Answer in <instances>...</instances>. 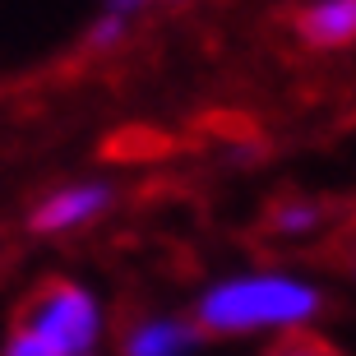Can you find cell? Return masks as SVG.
Masks as SVG:
<instances>
[{
	"mask_svg": "<svg viewBox=\"0 0 356 356\" xmlns=\"http://www.w3.org/2000/svg\"><path fill=\"white\" fill-rule=\"evenodd\" d=\"M162 5H185V0H162Z\"/></svg>",
	"mask_w": 356,
	"mask_h": 356,
	"instance_id": "cell-12",
	"label": "cell"
},
{
	"mask_svg": "<svg viewBox=\"0 0 356 356\" xmlns=\"http://www.w3.org/2000/svg\"><path fill=\"white\" fill-rule=\"evenodd\" d=\"M130 28H134V19H120V14H97L92 19V28L83 33V47H88L92 56H111V51H120L125 42H130Z\"/></svg>",
	"mask_w": 356,
	"mask_h": 356,
	"instance_id": "cell-8",
	"label": "cell"
},
{
	"mask_svg": "<svg viewBox=\"0 0 356 356\" xmlns=\"http://www.w3.org/2000/svg\"><path fill=\"white\" fill-rule=\"evenodd\" d=\"M0 356H60L51 343H42L38 333L28 329H14L10 338H5V347H0Z\"/></svg>",
	"mask_w": 356,
	"mask_h": 356,
	"instance_id": "cell-9",
	"label": "cell"
},
{
	"mask_svg": "<svg viewBox=\"0 0 356 356\" xmlns=\"http://www.w3.org/2000/svg\"><path fill=\"white\" fill-rule=\"evenodd\" d=\"M324 222H329V204H319V199H277L273 209H268V218H264V227L282 241L319 236Z\"/></svg>",
	"mask_w": 356,
	"mask_h": 356,
	"instance_id": "cell-6",
	"label": "cell"
},
{
	"mask_svg": "<svg viewBox=\"0 0 356 356\" xmlns=\"http://www.w3.org/2000/svg\"><path fill=\"white\" fill-rule=\"evenodd\" d=\"M116 204V190L111 181H70L60 190H47V195L33 204L28 213V227L38 236H70L79 227H92L97 218H106Z\"/></svg>",
	"mask_w": 356,
	"mask_h": 356,
	"instance_id": "cell-3",
	"label": "cell"
},
{
	"mask_svg": "<svg viewBox=\"0 0 356 356\" xmlns=\"http://www.w3.org/2000/svg\"><path fill=\"white\" fill-rule=\"evenodd\" d=\"M259 356H347V352L333 343V338H324V333L301 329V333H282V338H273Z\"/></svg>",
	"mask_w": 356,
	"mask_h": 356,
	"instance_id": "cell-7",
	"label": "cell"
},
{
	"mask_svg": "<svg viewBox=\"0 0 356 356\" xmlns=\"http://www.w3.org/2000/svg\"><path fill=\"white\" fill-rule=\"evenodd\" d=\"M324 315L319 282L291 268H245L227 273L195 296V319L204 338H254V333H301Z\"/></svg>",
	"mask_w": 356,
	"mask_h": 356,
	"instance_id": "cell-1",
	"label": "cell"
},
{
	"mask_svg": "<svg viewBox=\"0 0 356 356\" xmlns=\"http://www.w3.org/2000/svg\"><path fill=\"white\" fill-rule=\"evenodd\" d=\"M338 259H343V268L356 277V222L343 232V241H338Z\"/></svg>",
	"mask_w": 356,
	"mask_h": 356,
	"instance_id": "cell-11",
	"label": "cell"
},
{
	"mask_svg": "<svg viewBox=\"0 0 356 356\" xmlns=\"http://www.w3.org/2000/svg\"><path fill=\"white\" fill-rule=\"evenodd\" d=\"M148 5H158V0H102L106 14H120V19H139Z\"/></svg>",
	"mask_w": 356,
	"mask_h": 356,
	"instance_id": "cell-10",
	"label": "cell"
},
{
	"mask_svg": "<svg viewBox=\"0 0 356 356\" xmlns=\"http://www.w3.org/2000/svg\"><path fill=\"white\" fill-rule=\"evenodd\" d=\"M291 33L310 51H343L356 42V0H301L291 10Z\"/></svg>",
	"mask_w": 356,
	"mask_h": 356,
	"instance_id": "cell-5",
	"label": "cell"
},
{
	"mask_svg": "<svg viewBox=\"0 0 356 356\" xmlns=\"http://www.w3.org/2000/svg\"><path fill=\"white\" fill-rule=\"evenodd\" d=\"M19 329L38 333L60 356H97L106 343V305L74 277H47L24 296Z\"/></svg>",
	"mask_w": 356,
	"mask_h": 356,
	"instance_id": "cell-2",
	"label": "cell"
},
{
	"mask_svg": "<svg viewBox=\"0 0 356 356\" xmlns=\"http://www.w3.org/2000/svg\"><path fill=\"white\" fill-rule=\"evenodd\" d=\"M204 343L190 315H144L130 319L116 338V356H195Z\"/></svg>",
	"mask_w": 356,
	"mask_h": 356,
	"instance_id": "cell-4",
	"label": "cell"
}]
</instances>
